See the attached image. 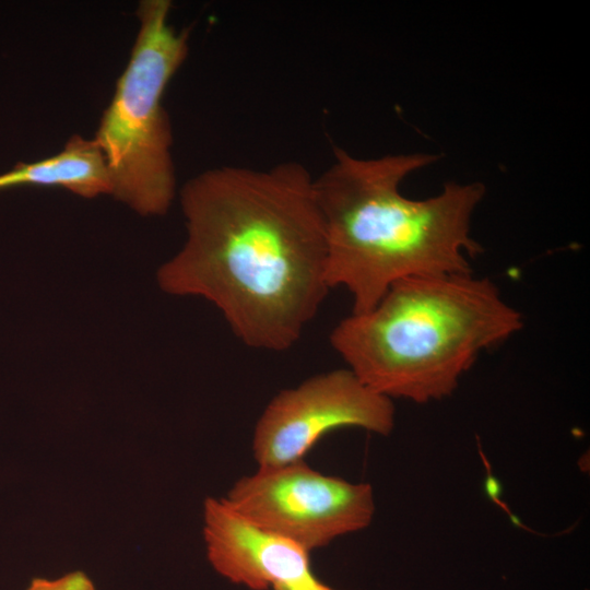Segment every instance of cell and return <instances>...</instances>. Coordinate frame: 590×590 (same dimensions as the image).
<instances>
[{"instance_id": "cell-1", "label": "cell", "mask_w": 590, "mask_h": 590, "mask_svg": "<svg viewBox=\"0 0 590 590\" xmlns=\"http://www.w3.org/2000/svg\"><path fill=\"white\" fill-rule=\"evenodd\" d=\"M187 238L157 271L167 294L212 303L247 346L292 347L330 287L315 178L295 161L222 166L180 191Z\"/></svg>"}, {"instance_id": "cell-2", "label": "cell", "mask_w": 590, "mask_h": 590, "mask_svg": "<svg viewBox=\"0 0 590 590\" xmlns=\"http://www.w3.org/2000/svg\"><path fill=\"white\" fill-rule=\"evenodd\" d=\"M332 164L315 178L327 241V282L342 286L353 314L371 309L397 282L470 273L480 253L471 237L481 184L445 185L428 199L400 192L406 176L438 157L428 153L359 158L335 148Z\"/></svg>"}, {"instance_id": "cell-3", "label": "cell", "mask_w": 590, "mask_h": 590, "mask_svg": "<svg viewBox=\"0 0 590 590\" xmlns=\"http://www.w3.org/2000/svg\"><path fill=\"white\" fill-rule=\"evenodd\" d=\"M522 326L494 282L457 273L394 283L371 309L342 319L330 342L371 390L424 403L451 394L482 352Z\"/></svg>"}, {"instance_id": "cell-4", "label": "cell", "mask_w": 590, "mask_h": 590, "mask_svg": "<svg viewBox=\"0 0 590 590\" xmlns=\"http://www.w3.org/2000/svg\"><path fill=\"white\" fill-rule=\"evenodd\" d=\"M172 2L141 1L140 27L94 138L113 184V197L143 216L164 215L176 196L173 133L165 88L188 55L187 30L169 24Z\"/></svg>"}, {"instance_id": "cell-5", "label": "cell", "mask_w": 590, "mask_h": 590, "mask_svg": "<svg viewBox=\"0 0 590 590\" xmlns=\"http://www.w3.org/2000/svg\"><path fill=\"white\" fill-rule=\"evenodd\" d=\"M223 499L246 520L308 552L366 528L375 514L369 484L322 474L305 460L258 469L237 480Z\"/></svg>"}, {"instance_id": "cell-6", "label": "cell", "mask_w": 590, "mask_h": 590, "mask_svg": "<svg viewBox=\"0 0 590 590\" xmlns=\"http://www.w3.org/2000/svg\"><path fill=\"white\" fill-rule=\"evenodd\" d=\"M392 400L371 390L349 368L317 374L276 393L258 418L252 452L258 469L304 460L328 433L361 427L389 435Z\"/></svg>"}, {"instance_id": "cell-7", "label": "cell", "mask_w": 590, "mask_h": 590, "mask_svg": "<svg viewBox=\"0 0 590 590\" xmlns=\"http://www.w3.org/2000/svg\"><path fill=\"white\" fill-rule=\"evenodd\" d=\"M203 538L212 567L250 590H335L310 567L309 552L234 511L222 498L203 506Z\"/></svg>"}, {"instance_id": "cell-8", "label": "cell", "mask_w": 590, "mask_h": 590, "mask_svg": "<svg viewBox=\"0 0 590 590\" xmlns=\"http://www.w3.org/2000/svg\"><path fill=\"white\" fill-rule=\"evenodd\" d=\"M60 187L83 198L113 194L105 157L95 140L72 135L57 154L17 163L0 174V190L17 186Z\"/></svg>"}, {"instance_id": "cell-9", "label": "cell", "mask_w": 590, "mask_h": 590, "mask_svg": "<svg viewBox=\"0 0 590 590\" xmlns=\"http://www.w3.org/2000/svg\"><path fill=\"white\" fill-rule=\"evenodd\" d=\"M26 590H95L82 571H73L57 579L34 578Z\"/></svg>"}]
</instances>
